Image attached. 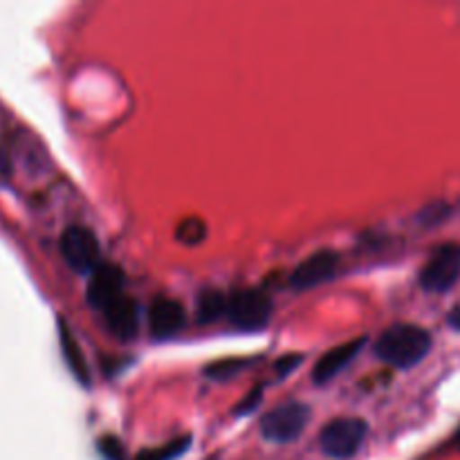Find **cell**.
Returning <instances> with one entry per match:
<instances>
[{"label":"cell","mask_w":460,"mask_h":460,"mask_svg":"<svg viewBox=\"0 0 460 460\" xmlns=\"http://www.w3.org/2000/svg\"><path fill=\"white\" fill-rule=\"evenodd\" d=\"M431 350V335L413 323H395L386 328L376 341V355L395 368H411L420 364Z\"/></svg>","instance_id":"6da1fadb"},{"label":"cell","mask_w":460,"mask_h":460,"mask_svg":"<svg viewBox=\"0 0 460 460\" xmlns=\"http://www.w3.org/2000/svg\"><path fill=\"white\" fill-rule=\"evenodd\" d=\"M58 250H61L63 261L76 274H93L102 265V245H99V238L94 236L93 229L84 227V225H70L61 234Z\"/></svg>","instance_id":"7a4b0ae2"},{"label":"cell","mask_w":460,"mask_h":460,"mask_svg":"<svg viewBox=\"0 0 460 460\" xmlns=\"http://www.w3.org/2000/svg\"><path fill=\"white\" fill-rule=\"evenodd\" d=\"M368 434V425L362 418H337L328 422L319 436V447L326 456L335 460H346L359 452L364 438Z\"/></svg>","instance_id":"3957f363"},{"label":"cell","mask_w":460,"mask_h":460,"mask_svg":"<svg viewBox=\"0 0 460 460\" xmlns=\"http://www.w3.org/2000/svg\"><path fill=\"white\" fill-rule=\"evenodd\" d=\"M227 314L238 331H263L272 317V301L263 290H236L227 299Z\"/></svg>","instance_id":"277c9868"},{"label":"cell","mask_w":460,"mask_h":460,"mask_svg":"<svg viewBox=\"0 0 460 460\" xmlns=\"http://www.w3.org/2000/svg\"><path fill=\"white\" fill-rule=\"evenodd\" d=\"M310 422V407L304 402H286L272 409L261 422V434L270 443H292L305 431Z\"/></svg>","instance_id":"5b68a950"},{"label":"cell","mask_w":460,"mask_h":460,"mask_svg":"<svg viewBox=\"0 0 460 460\" xmlns=\"http://www.w3.org/2000/svg\"><path fill=\"white\" fill-rule=\"evenodd\" d=\"M460 277V245L445 243L436 247L434 254L420 272V286L427 292H447Z\"/></svg>","instance_id":"8992f818"},{"label":"cell","mask_w":460,"mask_h":460,"mask_svg":"<svg viewBox=\"0 0 460 460\" xmlns=\"http://www.w3.org/2000/svg\"><path fill=\"white\" fill-rule=\"evenodd\" d=\"M337 265H340V256L331 250H319L310 254L308 259L301 261L290 274V286L295 290H310L322 283L331 281L337 274Z\"/></svg>","instance_id":"52a82bcc"},{"label":"cell","mask_w":460,"mask_h":460,"mask_svg":"<svg viewBox=\"0 0 460 460\" xmlns=\"http://www.w3.org/2000/svg\"><path fill=\"white\" fill-rule=\"evenodd\" d=\"M187 322L182 304L169 296H157L148 308V331L153 340H171L178 335Z\"/></svg>","instance_id":"ba28073f"},{"label":"cell","mask_w":460,"mask_h":460,"mask_svg":"<svg viewBox=\"0 0 460 460\" xmlns=\"http://www.w3.org/2000/svg\"><path fill=\"white\" fill-rule=\"evenodd\" d=\"M124 295V272L112 263H102L93 274L88 283V304L94 310H106L117 296Z\"/></svg>","instance_id":"9c48e42d"},{"label":"cell","mask_w":460,"mask_h":460,"mask_svg":"<svg viewBox=\"0 0 460 460\" xmlns=\"http://www.w3.org/2000/svg\"><path fill=\"white\" fill-rule=\"evenodd\" d=\"M106 328L119 341H133L139 332V305L133 296L121 295L103 310Z\"/></svg>","instance_id":"30bf717a"},{"label":"cell","mask_w":460,"mask_h":460,"mask_svg":"<svg viewBox=\"0 0 460 460\" xmlns=\"http://www.w3.org/2000/svg\"><path fill=\"white\" fill-rule=\"evenodd\" d=\"M364 344H367V337H359V340H350L346 341V344L337 346V349L328 350V353L319 359L317 367H314L313 380L317 382V385H326V382H331L337 373L344 371V368L358 358L359 350L364 349Z\"/></svg>","instance_id":"8fae6325"},{"label":"cell","mask_w":460,"mask_h":460,"mask_svg":"<svg viewBox=\"0 0 460 460\" xmlns=\"http://www.w3.org/2000/svg\"><path fill=\"white\" fill-rule=\"evenodd\" d=\"M58 340H61L63 358H66V364L72 371V376H75L81 385H90V368H88V362H85L84 350H81L79 341H76L75 335H72L66 319L61 317H58Z\"/></svg>","instance_id":"7c38bea8"},{"label":"cell","mask_w":460,"mask_h":460,"mask_svg":"<svg viewBox=\"0 0 460 460\" xmlns=\"http://www.w3.org/2000/svg\"><path fill=\"white\" fill-rule=\"evenodd\" d=\"M196 314L200 323L218 322L223 314H227V295L216 290V288H205V290L198 295Z\"/></svg>","instance_id":"4fadbf2b"},{"label":"cell","mask_w":460,"mask_h":460,"mask_svg":"<svg viewBox=\"0 0 460 460\" xmlns=\"http://www.w3.org/2000/svg\"><path fill=\"white\" fill-rule=\"evenodd\" d=\"M175 238H178L182 245H200L207 238V223L198 216H189V218H182L175 227Z\"/></svg>","instance_id":"5bb4252c"},{"label":"cell","mask_w":460,"mask_h":460,"mask_svg":"<svg viewBox=\"0 0 460 460\" xmlns=\"http://www.w3.org/2000/svg\"><path fill=\"white\" fill-rule=\"evenodd\" d=\"M250 367V362L243 358H234V359H220V362L211 364V367L205 368V376L209 380H229L236 373H241L243 368Z\"/></svg>","instance_id":"9a60e30c"},{"label":"cell","mask_w":460,"mask_h":460,"mask_svg":"<svg viewBox=\"0 0 460 460\" xmlns=\"http://www.w3.org/2000/svg\"><path fill=\"white\" fill-rule=\"evenodd\" d=\"M189 443H191V438H189V436H184V438H178V440H173V443H169L166 447L146 449V452L139 454L135 460H171V458L180 456V454H184V449L189 447Z\"/></svg>","instance_id":"2e32d148"},{"label":"cell","mask_w":460,"mask_h":460,"mask_svg":"<svg viewBox=\"0 0 460 460\" xmlns=\"http://www.w3.org/2000/svg\"><path fill=\"white\" fill-rule=\"evenodd\" d=\"M447 211L449 207L445 205V202H434V205H429L427 209H422L420 214H418V220L425 225H436L440 223V220L447 218Z\"/></svg>","instance_id":"e0dca14e"},{"label":"cell","mask_w":460,"mask_h":460,"mask_svg":"<svg viewBox=\"0 0 460 460\" xmlns=\"http://www.w3.org/2000/svg\"><path fill=\"white\" fill-rule=\"evenodd\" d=\"M99 447H102V454L108 460H121V458H124V447H121L119 440L112 438V436L99 440Z\"/></svg>","instance_id":"ac0fdd59"},{"label":"cell","mask_w":460,"mask_h":460,"mask_svg":"<svg viewBox=\"0 0 460 460\" xmlns=\"http://www.w3.org/2000/svg\"><path fill=\"white\" fill-rule=\"evenodd\" d=\"M301 362H304V355H288V358L279 359V362H277V371L286 376V373H290L292 368L299 367Z\"/></svg>","instance_id":"d6986e66"},{"label":"cell","mask_w":460,"mask_h":460,"mask_svg":"<svg viewBox=\"0 0 460 460\" xmlns=\"http://www.w3.org/2000/svg\"><path fill=\"white\" fill-rule=\"evenodd\" d=\"M259 400H261V389H254L250 394V398H245V402L238 404V407H236V416H243V413L252 411V409H254L256 404H259Z\"/></svg>","instance_id":"ffe728a7"},{"label":"cell","mask_w":460,"mask_h":460,"mask_svg":"<svg viewBox=\"0 0 460 460\" xmlns=\"http://www.w3.org/2000/svg\"><path fill=\"white\" fill-rule=\"evenodd\" d=\"M447 323L454 328V331H460V304L447 314Z\"/></svg>","instance_id":"44dd1931"},{"label":"cell","mask_w":460,"mask_h":460,"mask_svg":"<svg viewBox=\"0 0 460 460\" xmlns=\"http://www.w3.org/2000/svg\"><path fill=\"white\" fill-rule=\"evenodd\" d=\"M12 171V166H9V160L4 157V153H0V173H9Z\"/></svg>","instance_id":"7402d4cb"},{"label":"cell","mask_w":460,"mask_h":460,"mask_svg":"<svg viewBox=\"0 0 460 460\" xmlns=\"http://www.w3.org/2000/svg\"><path fill=\"white\" fill-rule=\"evenodd\" d=\"M456 443H458V447H460V431H458V436H456Z\"/></svg>","instance_id":"603a6c76"}]
</instances>
